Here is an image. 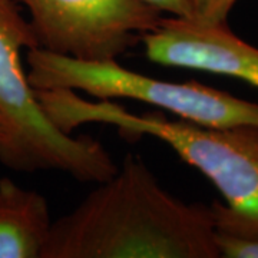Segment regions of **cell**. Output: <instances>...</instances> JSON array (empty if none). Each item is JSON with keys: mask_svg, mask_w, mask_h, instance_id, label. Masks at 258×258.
Instances as JSON below:
<instances>
[{"mask_svg": "<svg viewBox=\"0 0 258 258\" xmlns=\"http://www.w3.org/2000/svg\"><path fill=\"white\" fill-rule=\"evenodd\" d=\"M42 258H220L211 205L165 191L144 159L116 172L52 224Z\"/></svg>", "mask_w": 258, "mask_h": 258, "instance_id": "obj_1", "label": "cell"}, {"mask_svg": "<svg viewBox=\"0 0 258 258\" xmlns=\"http://www.w3.org/2000/svg\"><path fill=\"white\" fill-rule=\"evenodd\" d=\"M47 118L71 134L85 123L111 125L126 137L149 135L165 142L186 164L203 172L227 205L211 204L215 231L258 225V128H208L158 113H131L109 99L91 102L76 91H36Z\"/></svg>", "mask_w": 258, "mask_h": 258, "instance_id": "obj_2", "label": "cell"}, {"mask_svg": "<svg viewBox=\"0 0 258 258\" xmlns=\"http://www.w3.org/2000/svg\"><path fill=\"white\" fill-rule=\"evenodd\" d=\"M36 39L13 0H0V162L19 172L57 171L81 182L98 184L118 165L101 142L75 138L47 118L22 63V50Z\"/></svg>", "mask_w": 258, "mask_h": 258, "instance_id": "obj_3", "label": "cell"}, {"mask_svg": "<svg viewBox=\"0 0 258 258\" xmlns=\"http://www.w3.org/2000/svg\"><path fill=\"white\" fill-rule=\"evenodd\" d=\"M33 89H71L99 99H132L208 128H258V103L198 82H168L111 60H81L39 47L26 53Z\"/></svg>", "mask_w": 258, "mask_h": 258, "instance_id": "obj_4", "label": "cell"}, {"mask_svg": "<svg viewBox=\"0 0 258 258\" xmlns=\"http://www.w3.org/2000/svg\"><path fill=\"white\" fill-rule=\"evenodd\" d=\"M30 15L36 47L81 60H111L164 16L141 0H13Z\"/></svg>", "mask_w": 258, "mask_h": 258, "instance_id": "obj_5", "label": "cell"}, {"mask_svg": "<svg viewBox=\"0 0 258 258\" xmlns=\"http://www.w3.org/2000/svg\"><path fill=\"white\" fill-rule=\"evenodd\" d=\"M147 57L158 64L225 75L258 88V47L224 25L162 16L141 39Z\"/></svg>", "mask_w": 258, "mask_h": 258, "instance_id": "obj_6", "label": "cell"}, {"mask_svg": "<svg viewBox=\"0 0 258 258\" xmlns=\"http://www.w3.org/2000/svg\"><path fill=\"white\" fill-rule=\"evenodd\" d=\"M52 224L42 194L0 178V258H42Z\"/></svg>", "mask_w": 258, "mask_h": 258, "instance_id": "obj_7", "label": "cell"}, {"mask_svg": "<svg viewBox=\"0 0 258 258\" xmlns=\"http://www.w3.org/2000/svg\"><path fill=\"white\" fill-rule=\"evenodd\" d=\"M215 242L224 258H258V225L237 231H215Z\"/></svg>", "mask_w": 258, "mask_h": 258, "instance_id": "obj_8", "label": "cell"}, {"mask_svg": "<svg viewBox=\"0 0 258 258\" xmlns=\"http://www.w3.org/2000/svg\"><path fill=\"white\" fill-rule=\"evenodd\" d=\"M191 18L201 25H224L238 0H189Z\"/></svg>", "mask_w": 258, "mask_h": 258, "instance_id": "obj_9", "label": "cell"}, {"mask_svg": "<svg viewBox=\"0 0 258 258\" xmlns=\"http://www.w3.org/2000/svg\"><path fill=\"white\" fill-rule=\"evenodd\" d=\"M148 6L154 8L159 13L175 18H191V2L189 0H141Z\"/></svg>", "mask_w": 258, "mask_h": 258, "instance_id": "obj_10", "label": "cell"}, {"mask_svg": "<svg viewBox=\"0 0 258 258\" xmlns=\"http://www.w3.org/2000/svg\"><path fill=\"white\" fill-rule=\"evenodd\" d=\"M3 135H5V129H3V123H2V120H0V141L3 139Z\"/></svg>", "mask_w": 258, "mask_h": 258, "instance_id": "obj_11", "label": "cell"}]
</instances>
